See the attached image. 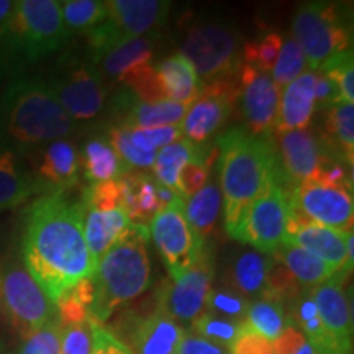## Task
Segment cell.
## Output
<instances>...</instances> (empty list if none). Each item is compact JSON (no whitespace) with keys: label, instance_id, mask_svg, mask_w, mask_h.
Instances as JSON below:
<instances>
[{"label":"cell","instance_id":"1","mask_svg":"<svg viewBox=\"0 0 354 354\" xmlns=\"http://www.w3.org/2000/svg\"><path fill=\"white\" fill-rule=\"evenodd\" d=\"M24 264L44 294L56 304L84 279L95 263L84 240V209L63 194H48L30 207L21 245Z\"/></svg>","mask_w":354,"mask_h":354},{"label":"cell","instance_id":"2","mask_svg":"<svg viewBox=\"0 0 354 354\" xmlns=\"http://www.w3.org/2000/svg\"><path fill=\"white\" fill-rule=\"evenodd\" d=\"M220 149V189L225 230L236 240L256 198L282 176L268 136L233 128L216 140Z\"/></svg>","mask_w":354,"mask_h":354},{"label":"cell","instance_id":"3","mask_svg":"<svg viewBox=\"0 0 354 354\" xmlns=\"http://www.w3.org/2000/svg\"><path fill=\"white\" fill-rule=\"evenodd\" d=\"M149 230L135 225L97 263L92 284L88 317L104 325L118 308L138 299L151 286V264L148 256Z\"/></svg>","mask_w":354,"mask_h":354},{"label":"cell","instance_id":"4","mask_svg":"<svg viewBox=\"0 0 354 354\" xmlns=\"http://www.w3.org/2000/svg\"><path fill=\"white\" fill-rule=\"evenodd\" d=\"M74 130L53 88L38 79H17L0 100V141L39 145L63 140Z\"/></svg>","mask_w":354,"mask_h":354},{"label":"cell","instance_id":"5","mask_svg":"<svg viewBox=\"0 0 354 354\" xmlns=\"http://www.w3.org/2000/svg\"><path fill=\"white\" fill-rule=\"evenodd\" d=\"M7 46L25 61H38L63 46L69 38L56 0H21L8 21Z\"/></svg>","mask_w":354,"mask_h":354},{"label":"cell","instance_id":"6","mask_svg":"<svg viewBox=\"0 0 354 354\" xmlns=\"http://www.w3.org/2000/svg\"><path fill=\"white\" fill-rule=\"evenodd\" d=\"M0 292L6 322L20 338H28L56 320L55 304L19 258L0 266Z\"/></svg>","mask_w":354,"mask_h":354},{"label":"cell","instance_id":"7","mask_svg":"<svg viewBox=\"0 0 354 354\" xmlns=\"http://www.w3.org/2000/svg\"><path fill=\"white\" fill-rule=\"evenodd\" d=\"M292 37L312 71L351 50V35L335 3L310 2L300 7L292 20Z\"/></svg>","mask_w":354,"mask_h":354},{"label":"cell","instance_id":"8","mask_svg":"<svg viewBox=\"0 0 354 354\" xmlns=\"http://www.w3.org/2000/svg\"><path fill=\"white\" fill-rule=\"evenodd\" d=\"M105 7L107 19L87 32L94 66L115 44L143 37L165 24L171 3L161 0H107Z\"/></svg>","mask_w":354,"mask_h":354},{"label":"cell","instance_id":"9","mask_svg":"<svg viewBox=\"0 0 354 354\" xmlns=\"http://www.w3.org/2000/svg\"><path fill=\"white\" fill-rule=\"evenodd\" d=\"M180 55L192 64L197 77L207 82L234 76L241 68L236 35L221 25H198L190 30Z\"/></svg>","mask_w":354,"mask_h":354},{"label":"cell","instance_id":"10","mask_svg":"<svg viewBox=\"0 0 354 354\" xmlns=\"http://www.w3.org/2000/svg\"><path fill=\"white\" fill-rule=\"evenodd\" d=\"M214 258L209 251L183 274L169 277L156 292V308L180 323H190L207 310L214 281Z\"/></svg>","mask_w":354,"mask_h":354},{"label":"cell","instance_id":"11","mask_svg":"<svg viewBox=\"0 0 354 354\" xmlns=\"http://www.w3.org/2000/svg\"><path fill=\"white\" fill-rule=\"evenodd\" d=\"M289 197L290 190H287L281 176L251 203L236 241L254 246L259 253L269 256L276 253L287 236Z\"/></svg>","mask_w":354,"mask_h":354},{"label":"cell","instance_id":"12","mask_svg":"<svg viewBox=\"0 0 354 354\" xmlns=\"http://www.w3.org/2000/svg\"><path fill=\"white\" fill-rule=\"evenodd\" d=\"M184 201L180 198L169 209L158 212L149 221V236L165 261L169 277L179 276L196 264L207 250L185 220Z\"/></svg>","mask_w":354,"mask_h":354},{"label":"cell","instance_id":"13","mask_svg":"<svg viewBox=\"0 0 354 354\" xmlns=\"http://www.w3.org/2000/svg\"><path fill=\"white\" fill-rule=\"evenodd\" d=\"M48 86L53 88L73 122H87L95 118L107 99V91L97 68L86 61H69Z\"/></svg>","mask_w":354,"mask_h":354},{"label":"cell","instance_id":"14","mask_svg":"<svg viewBox=\"0 0 354 354\" xmlns=\"http://www.w3.org/2000/svg\"><path fill=\"white\" fill-rule=\"evenodd\" d=\"M240 94L234 76L215 79L201 87L197 99L189 105L180 130L184 140L203 145L216 130H220L233 112Z\"/></svg>","mask_w":354,"mask_h":354},{"label":"cell","instance_id":"15","mask_svg":"<svg viewBox=\"0 0 354 354\" xmlns=\"http://www.w3.org/2000/svg\"><path fill=\"white\" fill-rule=\"evenodd\" d=\"M110 331L133 354H179L185 336L183 326L156 307L143 315L130 313L120 318Z\"/></svg>","mask_w":354,"mask_h":354},{"label":"cell","instance_id":"16","mask_svg":"<svg viewBox=\"0 0 354 354\" xmlns=\"http://www.w3.org/2000/svg\"><path fill=\"white\" fill-rule=\"evenodd\" d=\"M290 201L312 223L338 232H351L354 220L353 190L305 180L290 190Z\"/></svg>","mask_w":354,"mask_h":354},{"label":"cell","instance_id":"17","mask_svg":"<svg viewBox=\"0 0 354 354\" xmlns=\"http://www.w3.org/2000/svg\"><path fill=\"white\" fill-rule=\"evenodd\" d=\"M238 99L248 131L256 136H268L276 123L281 88L272 81L271 74L245 63L238 71Z\"/></svg>","mask_w":354,"mask_h":354},{"label":"cell","instance_id":"18","mask_svg":"<svg viewBox=\"0 0 354 354\" xmlns=\"http://www.w3.org/2000/svg\"><path fill=\"white\" fill-rule=\"evenodd\" d=\"M346 276L348 271H339L310 290L335 354H353V312L344 290Z\"/></svg>","mask_w":354,"mask_h":354},{"label":"cell","instance_id":"19","mask_svg":"<svg viewBox=\"0 0 354 354\" xmlns=\"http://www.w3.org/2000/svg\"><path fill=\"white\" fill-rule=\"evenodd\" d=\"M277 136L282 177L289 180L292 187L305 180L315 179L325 158L320 141L315 138V135L305 128V130L279 133Z\"/></svg>","mask_w":354,"mask_h":354},{"label":"cell","instance_id":"20","mask_svg":"<svg viewBox=\"0 0 354 354\" xmlns=\"http://www.w3.org/2000/svg\"><path fill=\"white\" fill-rule=\"evenodd\" d=\"M317 71L307 69L304 74L281 91L274 130L279 133L305 130L315 113Z\"/></svg>","mask_w":354,"mask_h":354},{"label":"cell","instance_id":"21","mask_svg":"<svg viewBox=\"0 0 354 354\" xmlns=\"http://www.w3.org/2000/svg\"><path fill=\"white\" fill-rule=\"evenodd\" d=\"M43 192L63 194L79 179V153L71 141L56 140L44 149L38 165V177Z\"/></svg>","mask_w":354,"mask_h":354},{"label":"cell","instance_id":"22","mask_svg":"<svg viewBox=\"0 0 354 354\" xmlns=\"http://www.w3.org/2000/svg\"><path fill=\"white\" fill-rule=\"evenodd\" d=\"M353 232V230H351ZM351 232H338V230L323 227V225H307L297 232L287 234L286 241L299 245L308 253L317 256L335 272L348 271L346 243Z\"/></svg>","mask_w":354,"mask_h":354},{"label":"cell","instance_id":"23","mask_svg":"<svg viewBox=\"0 0 354 354\" xmlns=\"http://www.w3.org/2000/svg\"><path fill=\"white\" fill-rule=\"evenodd\" d=\"M189 105L177 104L172 100L145 104L135 95L118 97L120 125L127 130H143L158 127H180Z\"/></svg>","mask_w":354,"mask_h":354},{"label":"cell","instance_id":"24","mask_svg":"<svg viewBox=\"0 0 354 354\" xmlns=\"http://www.w3.org/2000/svg\"><path fill=\"white\" fill-rule=\"evenodd\" d=\"M272 264V256L259 251H243L233 259L225 272V287L232 289L243 297L264 299L268 292V274Z\"/></svg>","mask_w":354,"mask_h":354},{"label":"cell","instance_id":"25","mask_svg":"<svg viewBox=\"0 0 354 354\" xmlns=\"http://www.w3.org/2000/svg\"><path fill=\"white\" fill-rule=\"evenodd\" d=\"M130 227L131 220L123 209L107 212L84 209V240L95 264Z\"/></svg>","mask_w":354,"mask_h":354},{"label":"cell","instance_id":"26","mask_svg":"<svg viewBox=\"0 0 354 354\" xmlns=\"http://www.w3.org/2000/svg\"><path fill=\"white\" fill-rule=\"evenodd\" d=\"M325 138L320 141L326 156L342 159L353 166L354 156V104L339 100L326 109Z\"/></svg>","mask_w":354,"mask_h":354},{"label":"cell","instance_id":"27","mask_svg":"<svg viewBox=\"0 0 354 354\" xmlns=\"http://www.w3.org/2000/svg\"><path fill=\"white\" fill-rule=\"evenodd\" d=\"M221 207H223V198H221L220 183L214 179H209V183L198 192L184 201L185 220L203 245L215 232Z\"/></svg>","mask_w":354,"mask_h":354},{"label":"cell","instance_id":"28","mask_svg":"<svg viewBox=\"0 0 354 354\" xmlns=\"http://www.w3.org/2000/svg\"><path fill=\"white\" fill-rule=\"evenodd\" d=\"M79 167H82L84 177L91 184L118 180L131 171V167L118 156L109 140L100 136L88 140L84 145L79 154Z\"/></svg>","mask_w":354,"mask_h":354},{"label":"cell","instance_id":"29","mask_svg":"<svg viewBox=\"0 0 354 354\" xmlns=\"http://www.w3.org/2000/svg\"><path fill=\"white\" fill-rule=\"evenodd\" d=\"M272 258L289 269V272L304 290H312L313 287L323 284L336 274L333 269L328 268L317 256L289 241L282 243L276 253L272 254Z\"/></svg>","mask_w":354,"mask_h":354},{"label":"cell","instance_id":"30","mask_svg":"<svg viewBox=\"0 0 354 354\" xmlns=\"http://www.w3.org/2000/svg\"><path fill=\"white\" fill-rule=\"evenodd\" d=\"M201 146L202 145H194L183 138L159 149L156 153V159H154V165L151 167L154 183L162 185V187L174 190L179 196H183L179 185L180 171L189 162L197 161V159L205 158L209 154L202 151Z\"/></svg>","mask_w":354,"mask_h":354},{"label":"cell","instance_id":"31","mask_svg":"<svg viewBox=\"0 0 354 354\" xmlns=\"http://www.w3.org/2000/svg\"><path fill=\"white\" fill-rule=\"evenodd\" d=\"M156 73L165 87L167 100L190 105L197 99L202 87L201 81H198L196 69L180 53L159 63Z\"/></svg>","mask_w":354,"mask_h":354},{"label":"cell","instance_id":"32","mask_svg":"<svg viewBox=\"0 0 354 354\" xmlns=\"http://www.w3.org/2000/svg\"><path fill=\"white\" fill-rule=\"evenodd\" d=\"M123 189V202L125 212L131 223L145 225L149 223L158 214L156 201V183L151 176L145 172H128L120 179Z\"/></svg>","mask_w":354,"mask_h":354},{"label":"cell","instance_id":"33","mask_svg":"<svg viewBox=\"0 0 354 354\" xmlns=\"http://www.w3.org/2000/svg\"><path fill=\"white\" fill-rule=\"evenodd\" d=\"M39 192H43L41 185L21 169L15 153L6 149L0 154V212L13 209Z\"/></svg>","mask_w":354,"mask_h":354},{"label":"cell","instance_id":"34","mask_svg":"<svg viewBox=\"0 0 354 354\" xmlns=\"http://www.w3.org/2000/svg\"><path fill=\"white\" fill-rule=\"evenodd\" d=\"M153 57V41L151 38H131L115 44L112 50L105 53L97 64L102 66L104 73L109 77L120 79L130 73L131 69L141 64L151 63Z\"/></svg>","mask_w":354,"mask_h":354},{"label":"cell","instance_id":"35","mask_svg":"<svg viewBox=\"0 0 354 354\" xmlns=\"http://www.w3.org/2000/svg\"><path fill=\"white\" fill-rule=\"evenodd\" d=\"M245 325L254 333L274 343L281 336L287 322V313L284 305L272 299H258L250 304Z\"/></svg>","mask_w":354,"mask_h":354},{"label":"cell","instance_id":"36","mask_svg":"<svg viewBox=\"0 0 354 354\" xmlns=\"http://www.w3.org/2000/svg\"><path fill=\"white\" fill-rule=\"evenodd\" d=\"M61 15L69 33L91 32L107 19V7L99 0H68L61 2Z\"/></svg>","mask_w":354,"mask_h":354},{"label":"cell","instance_id":"37","mask_svg":"<svg viewBox=\"0 0 354 354\" xmlns=\"http://www.w3.org/2000/svg\"><path fill=\"white\" fill-rule=\"evenodd\" d=\"M120 82L131 88L133 95L145 104H158V102L167 100L161 79H159L156 68L151 63L141 64L138 68L131 69L120 79Z\"/></svg>","mask_w":354,"mask_h":354},{"label":"cell","instance_id":"38","mask_svg":"<svg viewBox=\"0 0 354 354\" xmlns=\"http://www.w3.org/2000/svg\"><path fill=\"white\" fill-rule=\"evenodd\" d=\"M307 68L308 64L307 59H305L304 51L300 50V46L295 43L294 38H289L282 43L277 61L274 64V69L271 71L272 81L282 91L290 82H294L300 74H304Z\"/></svg>","mask_w":354,"mask_h":354},{"label":"cell","instance_id":"39","mask_svg":"<svg viewBox=\"0 0 354 354\" xmlns=\"http://www.w3.org/2000/svg\"><path fill=\"white\" fill-rule=\"evenodd\" d=\"M243 325L245 323H238L227 320V318L216 317L210 312H203L201 317H197L192 322L194 335L201 336V338L209 339L212 343L221 344V346L230 348L238 335L241 333Z\"/></svg>","mask_w":354,"mask_h":354},{"label":"cell","instance_id":"40","mask_svg":"<svg viewBox=\"0 0 354 354\" xmlns=\"http://www.w3.org/2000/svg\"><path fill=\"white\" fill-rule=\"evenodd\" d=\"M284 39L279 33H268L263 38L248 41L241 50V59L263 73H271Z\"/></svg>","mask_w":354,"mask_h":354},{"label":"cell","instance_id":"41","mask_svg":"<svg viewBox=\"0 0 354 354\" xmlns=\"http://www.w3.org/2000/svg\"><path fill=\"white\" fill-rule=\"evenodd\" d=\"M250 304L251 300L243 297L238 292L228 289V287H220V289L210 290L205 312L232 322L245 323Z\"/></svg>","mask_w":354,"mask_h":354},{"label":"cell","instance_id":"42","mask_svg":"<svg viewBox=\"0 0 354 354\" xmlns=\"http://www.w3.org/2000/svg\"><path fill=\"white\" fill-rule=\"evenodd\" d=\"M81 203L84 209H92V210H100V212L115 210V209L125 210L120 179L91 184V187L86 189V192H84V198Z\"/></svg>","mask_w":354,"mask_h":354},{"label":"cell","instance_id":"43","mask_svg":"<svg viewBox=\"0 0 354 354\" xmlns=\"http://www.w3.org/2000/svg\"><path fill=\"white\" fill-rule=\"evenodd\" d=\"M338 87L342 100L354 104V68H353V50L338 55L330 63L320 69Z\"/></svg>","mask_w":354,"mask_h":354},{"label":"cell","instance_id":"44","mask_svg":"<svg viewBox=\"0 0 354 354\" xmlns=\"http://www.w3.org/2000/svg\"><path fill=\"white\" fill-rule=\"evenodd\" d=\"M109 143L113 146V149L117 151L118 156H120L130 167H140V169L153 167L156 154L140 151V149L131 143L130 133H128L127 128H122L118 125L110 128Z\"/></svg>","mask_w":354,"mask_h":354},{"label":"cell","instance_id":"45","mask_svg":"<svg viewBox=\"0 0 354 354\" xmlns=\"http://www.w3.org/2000/svg\"><path fill=\"white\" fill-rule=\"evenodd\" d=\"M61 331L59 322L53 320L24 339L20 354H61Z\"/></svg>","mask_w":354,"mask_h":354},{"label":"cell","instance_id":"46","mask_svg":"<svg viewBox=\"0 0 354 354\" xmlns=\"http://www.w3.org/2000/svg\"><path fill=\"white\" fill-rule=\"evenodd\" d=\"M215 161V153H209L205 158L197 159V161L189 162L184 166L179 176L180 194L184 198H187L194 194L198 192L203 185L209 183L212 162Z\"/></svg>","mask_w":354,"mask_h":354},{"label":"cell","instance_id":"47","mask_svg":"<svg viewBox=\"0 0 354 354\" xmlns=\"http://www.w3.org/2000/svg\"><path fill=\"white\" fill-rule=\"evenodd\" d=\"M92 320L63 326L61 331V354H91L92 351Z\"/></svg>","mask_w":354,"mask_h":354},{"label":"cell","instance_id":"48","mask_svg":"<svg viewBox=\"0 0 354 354\" xmlns=\"http://www.w3.org/2000/svg\"><path fill=\"white\" fill-rule=\"evenodd\" d=\"M272 346L276 354H318L302 331L294 325H287Z\"/></svg>","mask_w":354,"mask_h":354},{"label":"cell","instance_id":"49","mask_svg":"<svg viewBox=\"0 0 354 354\" xmlns=\"http://www.w3.org/2000/svg\"><path fill=\"white\" fill-rule=\"evenodd\" d=\"M228 349L230 354H276L271 342L251 331L246 325H243L241 333Z\"/></svg>","mask_w":354,"mask_h":354},{"label":"cell","instance_id":"50","mask_svg":"<svg viewBox=\"0 0 354 354\" xmlns=\"http://www.w3.org/2000/svg\"><path fill=\"white\" fill-rule=\"evenodd\" d=\"M92 351L91 354H133L105 325L92 320Z\"/></svg>","mask_w":354,"mask_h":354},{"label":"cell","instance_id":"51","mask_svg":"<svg viewBox=\"0 0 354 354\" xmlns=\"http://www.w3.org/2000/svg\"><path fill=\"white\" fill-rule=\"evenodd\" d=\"M342 100L338 87L325 73H317L315 81V105L320 109H330L336 102Z\"/></svg>","mask_w":354,"mask_h":354},{"label":"cell","instance_id":"52","mask_svg":"<svg viewBox=\"0 0 354 354\" xmlns=\"http://www.w3.org/2000/svg\"><path fill=\"white\" fill-rule=\"evenodd\" d=\"M179 354H230V349L197 335L185 333L183 343H180Z\"/></svg>","mask_w":354,"mask_h":354},{"label":"cell","instance_id":"53","mask_svg":"<svg viewBox=\"0 0 354 354\" xmlns=\"http://www.w3.org/2000/svg\"><path fill=\"white\" fill-rule=\"evenodd\" d=\"M15 3L12 0H0V38L6 37L8 21L12 19V13L15 10Z\"/></svg>","mask_w":354,"mask_h":354},{"label":"cell","instance_id":"54","mask_svg":"<svg viewBox=\"0 0 354 354\" xmlns=\"http://www.w3.org/2000/svg\"><path fill=\"white\" fill-rule=\"evenodd\" d=\"M6 322V313H3V305H2V292H0V326Z\"/></svg>","mask_w":354,"mask_h":354},{"label":"cell","instance_id":"55","mask_svg":"<svg viewBox=\"0 0 354 354\" xmlns=\"http://www.w3.org/2000/svg\"><path fill=\"white\" fill-rule=\"evenodd\" d=\"M6 149H8V148H7V146H6V145H3V143H2V141H0V154H2L3 151H6Z\"/></svg>","mask_w":354,"mask_h":354},{"label":"cell","instance_id":"56","mask_svg":"<svg viewBox=\"0 0 354 354\" xmlns=\"http://www.w3.org/2000/svg\"><path fill=\"white\" fill-rule=\"evenodd\" d=\"M0 354H7V353H3V351H2V349H0Z\"/></svg>","mask_w":354,"mask_h":354}]
</instances>
